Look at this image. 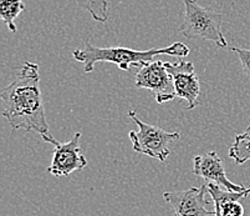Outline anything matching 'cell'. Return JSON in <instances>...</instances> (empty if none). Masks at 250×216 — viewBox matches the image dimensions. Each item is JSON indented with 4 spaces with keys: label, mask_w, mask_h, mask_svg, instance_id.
Wrapping results in <instances>:
<instances>
[{
    "label": "cell",
    "mask_w": 250,
    "mask_h": 216,
    "mask_svg": "<svg viewBox=\"0 0 250 216\" xmlns=\"http://www.w3.org/2000/svg\"><path fill=\"white\" fill-rule=\"evenodd\" d=\"M229 158L233 159L236 165L250 161V125L244 133L235 136L233 145L229 147Z\"/></svg>",
    "instance_id": "obj_11"
},
{
    "label": "cell",
    "mask_w": 250,
    "mask_h": 216,
    "mask_svg": "<svg viewBox=\"0 0 250 216\" xmlns=\"http://www.w3.org/2000/svg\"><path fill=\"white\" fill-rule=\"evenodd\" d=\"M168 72L172 75L177 97L186 100L187 109L192 110L199 103L201 83L195 74L194 65L190 61L179 60L177 63H166Z\"/></svg>",
    "instance_id": "obj_7"
},
{
    "label": "cell",
    "mask_w": 250,
    "mask_h": 216,
    "mask_svg": "<svg viewBox=\"0 0 250 216\" xmlns=\"http://www.w3.org/2000/svg\"><path fill=\"white\" fill-rule=\"evenodd\" d=\"M193 174L206 180V184H215L229 192H243L247 189L244 185H238L229 180L223 160L215 151L194 156Z\"/></svg>",
    "instance_id": "obj_9"
},
{
    "label": "cell",
    "mask_w": 250,
    "mask_h": 216,
    "mask_svg": "<svg viewBox=\"0 0 250 216\" xmlns=\"http://www.w3.org/2000/svg\"><path fill=\"white\" fill-rule=\"evenodd\" d=\"M83 134H75L69 142L59 143L51 134L42 135V140L54 146V154L47 172L54 176H69L75 171L85 169L87 165V159L81 154L80 140Z\"/></svg>",
    "instance_id": "obj_5"
},
{
    "label": "cell",
    "mask_w": 250,
    "mask_h": 216,
    "mask_svg": "<svg viewBox=\"0 0 250 216\" xmlns=\"http://www.w3.org/2000/svg\"><path fill=\"white\" fill-rule=\"evenodd\" d=\"M207 192L214 202V216H244L239 200L250 195V188L243 192H229L215 184H207Z\"/></svg>",
    "instance_id": "obj_10"
},
{
    "label": "cell",
    "mask_w": 250,
    "mask_h": 216,
    "mask_svg": "<svg viewBox=\"0 0 250 216\" xmlns=\"http://www.w3.org/2000/svg\"><path fill=\"white\" fill-rule=\"evenodd\" d=\"M207 184L199 188L165 192L163 197L173 209V216H214V211L207 210L208 200L206 199Z\"/></svg>",
    "instance_id": "obj_8"
},
{
    "label": "cell",
    "mask_w": 250,
    "mask_h": 216,
    "mask_svg": "<svg viewBox=\"0 0 250 216\" xmlns=\"http://www.w3.org/2000/svg\"><path fill=\"white\" fill-rule=\"evenodd\" d=\"M184 18L179 31L190 39L213 42L219 48H228L222 31L223 15L218 11L202 6L197 0H183Z\"/></svg>",
    "instance_id": "obj_3"
},
{
    "label": "cell",
    "mask_w": 250,
    "mask_h": 216,
    "mask_svg": "<svg viewBox=\"0 0 250 216\" xmlns=\"http://www.w3.org/2000/svg\"><path fill=\"white\" fill-rule=\"evenodd\" d=\"M129 119L138 126V131H129L128 138L132 147L138 154L166 161L170 154V143L181 138L179 133H168L153 125L146 124L137 117L135 110L128 111Z\"/></svg>",
    "instance_id": "obj_4"
},
{
    "label": "cell",
    "mask_w": 250,
    "mask_h": 216,
    "mask_svg": "<svg viewBox=\"0 0 250 216\" xmlns=\"http://www.w3.org/2000/svg\"><path fill=\"white\" fill-rule=\"evenodd\" d=\"M229 50L239 56V60L240 63H242L243 72H244V74L250 79V50L242 49V48H229Z\"/></svg>",
    "instance_id": "obj_14"
},
{
    "label": "cell",
    "mask_w": 250,
    "mask_h": 216,
    "mask_svg": "<svg viewBox=\"0 0 250 216\" xmlns=\"http://www.w3.org/2000/svg\"><path fill=\"white\" fill-rule=\"evenodd\" d=\"M135 85L138 89L151 90L158 104L168 103L177 97L172 75L168 72L166 63L161 60L142 65L136 74Z\"/></svg>",
    "instance_id": "obj_6"
},
{
    "label": "cell",
    "mask_w": 250,
    "mask_h": 216,
    "mask_svg": "<svg viewBox=\"0 0 250 216\" xmlns=\"http://www.w3.org/2000/svg\"><path fill=\"white\" fill-rule=\"evenodd\" d=\"M189 48L183 43L176 42L169 47L153 48L149 50H135L124 47L100 48L86 43L83 49H75L72 56L83 64V72H92L97 63H112L121 70H129L132 67H142L153 61L158 55L184 58L189 54Z\"/></svg>",
    "instance_id": "obj_2"
},
{
    "label": "cell",
    "mask_w": 250,
    "mask_h": 216,
    "mask_svg": "<svg viewBox=\"0 0 250 216\" xmlns=\"http://www.w3.org/2000/svg\"><path fill=\"white\" fill-rule=\"evenodd\" d=\"M24 10L25 4L22 3V0H0V17L11 33H17L14 20Z\"/></svg>",
    "instance_id": "obj_12"
},
{
    "label": "cell",
    "mask_w": 250,
    "mask_h": 216,
    "mask_svg": "<svg viewBox=\"0 0 250 216\" xmlns=\"http://www.w3.org/2000/svg\"><path fill=\"white\" fill-rule=\"evenodd\" d=\"M81 9L86 10L95 22L106 23L108 20L107 0H75Z\"/></svg>",
    "instance_id": "obj_13"
},
{
    "label": "cell",
    "mask_w": 250,
    "mask_h": 216,
    "mask_svg": "<svg viewBox=\"0 0 250 216\" xmlns=\"http://www.w3.org/2000/svg\"><path fill=\"white\" fill-rule=\"evenodd\" d=\"M3 117L13 130L35 131L40 135L49 134L45 115L44 100L40 90V67L25 61L19 74L1 92Z\"/></svg>",
    "instance_id": "obj_1"
}]
</instances>
